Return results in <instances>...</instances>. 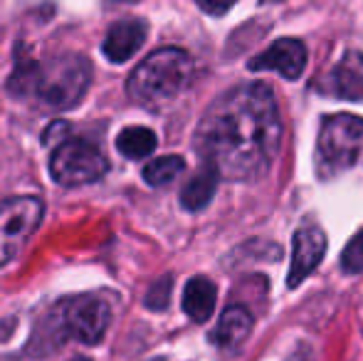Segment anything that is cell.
<instances>
[{
	"label": "cell",
	"mask_w": 363,
	"mask_h": 361,
	"mask_svg": "<svg viewBox=\"0 0 363 361\" xmlns=\"http://www.w3.org/2000/svg\"><path fill=\"white\" fill-rule=\"evenodd\" d=\"M196 151L223 179L250 181L269 171L282 144L272 87L247 82L220 94L196 129Z\"/></svg>",
	"instance_id": "1"
},
{
	"label": "cell",
	"mask_w": 363,
	"mask_h": 361,
	"mask_svg": "<svg viewBox=\"0 0 363 361\" xmlns=\"http://www.w3.org/2000/svg\"><path fill=\"white\" fill-rule=\"evenodd\" d=\"M91 82V65L82 55H62L45 62H23L8 79V91L18 99L35 96L50 109H69L84 96Z\"/></svg>",
	"instance_id": "2"
},
{
	"label": "cell",
	"mask_w": 363,
	"mask_h": 361,
	"mask_svg": "<svg viewBox=\"0 0 363 361\" xmlns=\"http://www.w3.org/2000/svg\"><path fill=\"white\" fill-rule=\"evenodd\" d=\"M193 79V57L181 48L151 52L129 77V96L144 106H161L176 99Z\"/></svg>",
	"instance_id": "3"
},
{
	"label": "cell",
	"mask_w": 363,
	"mask_h": 361,
	"mask_svg": "<svg viewBox=\"0 0 363 361\" xmlns=\"http://www.w3.org/2000/svg\"><path fill=\"white\" fill-rule=\"evenodd\" d=\"M363 151V119L356 114H329L319 129V159L326 171L356 166Z\"/></svg>",
	"instance_id": "4"
},
{
	"label": "cell",
	"mask_w": 363,
	"mask_h": 361,
	"mask_svg": "<svg viewBox=\"0 0 363 361\" xmlns=\"http://www.w3.org/2000/svg\"><path fill=\"white\" fill-rule=\"evenodd\" d=\"M109 171V161L104 159L94 144L84 139H67L55 149L50 159V174L60 186H86L99 181Z\"/></svg>",
	"instance_id": "5"
},
{
	"label": "cell",
	"mask_w": 363,
	"mask_h": 361,
	"mask_svg": "<svg viewBox=\"0 0 363 361\" xmlns=\"http://www.w3.org/2000/svg\"><path fill=\"white\" fill-rule=\"evenodd\" d=\"M52 314L65 337L79 344H99L111 322L109 304L94 294H79V297L65 299Z\"/></svg>",
	"instance_id": "6"
},
{
	"label": "cell",
	"mask_w": 363,
	"mask_h": 361,
	"mask_svg": "<svg viewBox=\"0 0 363 361\" xmlns=\"http://www.w3.org/2000/svg\"><path fill=\"white\" fill-rule=\"evenodd\" d=\"M43 201L38 196L8 198L0 206V267L13 262L28 245L43 221Z\"/></svg>",
	"instance_id": "7"
},
{
	"label": "cell",
	"mask_w": 363,
	"mask_h": 361,
	"mask_svg": "<svg viewBox=\"0 0 363 361\" xmlns=\"http://www.w3.org/2000/svg\"><path fill=\"white\" fill-rule=\"evenodd\" d=\"M326 255V235L319 226L306 223L296 228L291 238V265H289V287H299L311 272L319 267V262Z\"/></svg>",
	"instance_id": "8"
},
{
	"label": "cell",
	"mask_w": 363,
	"mask_h": 361,
	"mask_svg": "<svg viewBox=\"0 0 363 361\" xmlns=\"http://www.w3.org/2000/svg\"><path fill=\"white\" fill-rule=\"evenodd\" d=\"M252 72L259 70H272V72L282 74L284 79H299L306 70V45L296 38H282L274 40L264 52L250 62Z\"/></svg>",
	"instance_id": "9"
},
{
	"label": "cell",
	"mask_w": 363,
	"mask_h": 361,
	"mask_svg": "<svg viewBox=\"0 0 363 361\" xmlns=\"http://www.w3.org/2000/svg\"><path fill=\"white\" fill-rule=\"evenodd\" d=\"M146 23L139 18H126L119 20L109 28L104 43H101V52L106 55V60L111 62H126L129 57H134L141 50L146 40Z\"/></svg>",
	"instance_id": "10"
},
{
	"label": "cell",
	"mask_w": 363,
	"mask_h": 361,
	"mask_svg": "<svg viewBox=\"0 0 363 361\" xmlns=\"http://www.w3.org/2000/svg\"><path fill=\"white\" fill-rule=\"evenodd\" d=\"M252 324H255V319L247 307H242V304H230V307L220 314L216 329H213V334H211V342L216 344L218 349H223V352L233 354L247 342V337L252 334Z\"/></svg>",
	"instance_id": "11"
},
{
	"label": "cell",
	"mask_w": 363,
	"mask_h": 361,
	"mask_svg": "<svg viewBox=\"0 0 363 361\" xmlns=\"http://www.w3.org/2000/svg\"><path fill=\"white\" fill-rule=\"evenodd\" d=\"M331 89L336 96L349 101L363 99V55L346 52L331 72Z\"/></svg>",
	"instance_id": "12"
},
{
	"label": "cell",
	"mask_w": 363,
	"mask_h": 361,
	"mask_svg": "<svg viewBox=\"0 0 363 361\" xmlns=\"http://www.w3.org/2000/svg\"><path fill=\"white\" fill-rule=\"evenodd\" d=\"M218 289L208 277H191L183 289V312L196 324H206L216 309Z\"/></svg>",
	"instance_id": "13"
},
{
	"label": "cell",
	"mask_w": 363,
	"mask_h": 361,
	"mask_svg": "<svg viewBox=\"0 0 363 361\" xmlns=\"http://www.w3.org/2000/svg\"><path fill=\"white\" fill-rule=\"evenodd\" d=\"M223 176L218 174L216 166L211 164H203L201 169L196 171V176H193L191 181L183 186L181 191V206L186 208V211H203V208L208 206V203L213 201V196H216L218 191V183Z\"/></svg>",
	"instance_id": "14"
},
{
	"label": "cell",
	"mask_w": 363,
	"mask_h": 361,
	"mask_svg": "<svg viewBox=\"0 0 363 361\" xmlns=\"http://www.w3.org/2000/svg\"><path fill=\"white\" fill-rule=\"evenodd\" d=\"M156 134L146 126H126L116 136V151L126 159H144L156 151Z\"/></svg>",
	"instance_id": "15"
},
{
	"label": "cell",
	"mask_w": 363,
	"mask_h": 361,
	"mask_svg": "<svg viewBox=\"0 0 363 361\" xmlns=\"http://www.w3.org/2000/svg\"><path fill=\"white\" fill-rule=\"evenodd\" d=\"M183 171H186L183 156L168 154V156H158V159H153L151 164H146L141 176H144V181L148 186L158 188V186H168L171 181H176Z\"/></svg>",
	"instance_id": "16"
},
{
	"label": "cell",
	"mask_w": 363,
	"mask_h": 361,
	"mask_svg": "<svg viewBox=\"0 0 363 361\" xmlns=\"http://www.w3.org/2000/svg\"><path fill=\"white\" fill-rule=\"evenodd\" d=\"M341 270L346 274L363 272V228L349 240V245L341 252Z\"/></svg>",
	"instance_id": "17"
},
{
	"label": "cell",
	"mask_w": 363,
	"mask_h": 361,
	"mask_svg": "<svg viewBox=\"0 0 363 361\" xmlns=\"http://www.w3.org/2000/svg\"><path fill=\"white\" fill-rule=\"evenodd\" d=\"M171 289H173V277L171 274H163L161 279L151 284L146 294V307L153 309V312H163L171 302Z\"/></svg>",
	"instance_id": "18"
},
{
	"label": "cell",
	"mask_w": 363,
	"mask_h": 361,
	"mask_svg": "<svg viewBox=\"0 0 363 361\" xmlns=\"http://www.w3.org/2000/svg\"><path fill=\"white\" fill-rule=\"evenodd\" d=\"M198 8L203 10V13L208 15H216V18H220V15H225L230 8H233L238 0H196Z\"/></svg>",
	"instance_id": "19"
},
{
	"label": "cell",
	"mask_w": 363,
	"mask_h": 361,
	"mask_svg": "<svg viewBox=\"0 0 363 361\" xmlns=\"http://www.w3.org/2000/svg\"><path fill=\"white\" fill-rule=\"evenodd\" d=\"M69 361H91V359H86V357H74V359H69Z\"/></svg>",
	"instance_id": "20"
},
{
	"label": "cell",
	"mask_w": 363,
	"mask_h": 361,
	"mask_svg": "<svg viewBox=\"0 0 363 361\" xmlns=\"http://www.w3.org/2000/svg\"><path fill=\"white\" fill-rule=\"evenodd\" d=\"M116 3H139V0H116Z\"/></svg>",
	"instance_id": "21"
},
{
	"label": "cell",
	"mask_w": 363,
	"mask_h": 361,
	"mask_svg": "<svg viewBox=\"0 0 363 361\" xmlns=\"http://www.w3.org/2000/svg\"><path fill=\"white\" fill-rule=\"evenodd\" d=\"M151 361H166V359H151Z\"/></svg>",
	"instance_id": "22"
}]
</instances>
